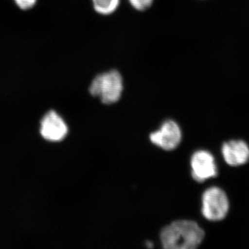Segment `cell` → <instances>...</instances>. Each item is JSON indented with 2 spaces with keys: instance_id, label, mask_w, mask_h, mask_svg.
I'll list each match as a JSON object with an SVG mask.
<instances>
[{
  "instance_id": "8992f818",
  "label": "cell",
  "mask_w": 249,
  "mask_h": 249,
  "mask_svg": "<svg viewBox=\"0 0 249 249\" xmlns=\"http://www.w3.org/2000/svg\"><path fill=\"white\" fill-rule=\"evenodd\" d=\"M41 134L50 142H60L66 137L68 128L63 119L55 111L47 113L41 121Z\"/></svg>"
},
{
  "instance_id": "ba28073f",
  "label": "cell",
  "mask_w": 249,
  "mask_h": 249,
  "mask_svg": "<svg viewBox=\"0 0 249 249\" xmlns=\"http://www.w3.org/2000/svg\"><path fill=\"white\" fill-rule=\"evenodd\" d=\"M93 8L99 14L107 16L116 11L120 0H92Z\"/></svg>"
},
{
  "instance_id": "6da1fadb",
  "label": "cell",
  "mask_w": 249,
  "mask_h": 249,
  "mask_svg": "<svg viewBox=\"0 0 249 249\" xmlns=\"http://www.w3.org/2000/svg\"><path fill=\"white\" fill-rule=\"evenodd\" d=\"M204 230L191 220L175 221L162 229L160 240L165 249H195L204 240Z\"/></svg>"
},
{
  "instance_id": "52a82bcc",
  "label": "cell",
  "mask_w": 249,
  "mask_h": 249,
  "mask_svg": "<svg viewBox=\"0 0 249 249\" xmlns=\"http://www.w3.org/2000/svg\"><path fill=\"white\" fill-rule=\"evenodd\" d=\"M222 155L228 164L239 166L249 160V147L243 141H231L223 145Z\"/></svg>"
},
{
  "instance_id": "8fae6325",
  "label": "cell",
  "mask_w": 249,
  "mask_h": 249,
  "mask_svg": "<svg viewBox=\"0 0 249 249\" xmlns=\"http://www.w3.org/2000/svg\"><path fill=\"white\" fill-rule=\"evenodd\" d=\"M146 245L147 246V247H149V248H152V247H153V245H152L151 242H147Z\"/></svg>"
},
{
  "instance_id": "30bf717a",
  "label": "cell",
  "mask_w": 249,
  "mask_h": 249,
  "mask_svg": "<svg viewBox=\"0 0 249 249\" xmlns=\"http://www.w3.org/2000/svg\"><path fill=\"white\" fill-rule=\"evenodd\" d=\"M15 1L21 9L27 10L32 8L37 0H15Z\"/></svg>"
},
{
  "instance_id": "5b68a950",
  "label": "cell",
  "mask_w": 249,
  "mask_h": 249,
  "mask_svg": "<svg viewBox=\"0 0 249 249\" xmlns=\"http://www.w3.org/2000/svg\"><path fill=\"white\" fill-rule=\"evenodd\" d=\"M191 165L192 177L197 182H204L217 175L214 157L206 150L195 152L191 157Z\"/></svg>"
},
{
  "instance_id": "9c48e42d",
  "label": "cell",
  "mask_w": 249,
  "mask_h": 249,
  "mask_svg": "<svg viewBox=\"0 0 249 249\" xmlns=\"http://www.w3.org/2000/svg\"><path fill=\"white\" fill-rule=\"evenodd\" d=\"M132 7L139 11H145L152 6L154 0H129Z\"/></svg>"
},
{
  "instance_id": "3957f363",
  "label": "cell",
  "mask_w": 249,
  "mask_h": 249,
  "mask_svg": "<svg viewBox=\"0 0 249 249\" xmlns=\"http://www.w3.org/2000/svg\"><path fill=\"white\" fill-rule=\"evenodd\" d=\"M201 204V213L210 221L222 220L229 212V201L227 194L218 187H211L204 192Z\"/></svg>"
},
{
  "instance_id": "7a4b0ae2",
  "label": "cell",
  "mask_w": 249,
  "mask_h": 249,
  "mask_svg": "<svg viewBox=\"0 0 249 249\" xmlns=\"http://www.w3.org/2000/svg\"><path fill=\"white\" fill-rule=\"evenodd\" d=\"M124 90L121 73L116 70L105 72L95 77L89 87V92L100 98L104 104H113L120 100Z\"/></svg>"
},
{
  "instance_id": "277c9868",
  "label": "cell",
  "mask_w": 249,
  "mask_h": 249,
  "mask_svg": "<svg viewBox=\"0 0 249 249\" xmlns=\"http://www.w3.org/2000/svg\"><path fill=\"white\" fill-rule=\"evenodd\" d=\"M150 139L154 145L164 150H173L182 139V132L178 124L173 120L165 121L159 130L152 132Z\"/></svg>"
}]
</instances>
